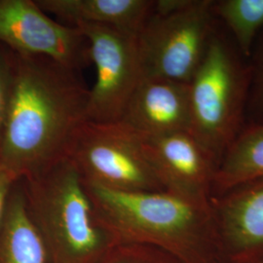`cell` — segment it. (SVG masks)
Returning a JSON list of instances; mask_svg holds the SVG:
<instances>
[{
  "instance_id": "ba28073f",
  "label": "cell",
  "mask_w": 263,
  "mask_h": 263,
  "mask_svg": "<svg viewBox=\"0 0 263 263\" xmlns=\"http://www.w3.org/2000/svg\"><path fill=\"white\" fill-rule=\"evenodd\" d=\"M0 44L15 54L47 58L80 72L91 63L83 32L52 19L32 0H0Z\"/></svg>"
},
{
  "instance_id": "8992f818",
  "label": "cell",
  "mask_w": 263,
  "mask_h": 263,
  "mask_svg": "<svg viewBox=\"0 0 263 263\" xmlns=\"http://www.w3.org/2000/svg\"><path fill=\"white\" fill-rule=\"evenodd\" d=\"M66 158L89 183L121 191L163 190L143 155L141 137L120 121L86 120Z\"/></svg>"
},
{
  "instance_id": "4fadbf2b",
  "label": "cell",
  "mask_w": 263,
  "mask_h": 263,
  "mask_svg": "<svg viewBox=\"0 0 263 263\" xmlns=\"http://www.w3.org/2000/svg\"><path fill=\"white\" fill-rule=\"evenodd\" d=\"M47 251L24 192L10 193L0 224V263H47Z\"/></svg>"
},
{
  "instance_id": "e0dca14e",
  "label": "cell",
  "mask_w": 263,
  "mask_h": 263,
  "mask_svg": "<svg viewBox=\"0 0 263 263\" xmlns=\"http://www.w3.org/2000/svg\"><path fill=\"white\" fill-rule=\"evenodd\" d=\"M4 48L0 44V141L7 114L14 66V54L12 58Z\"/></svg>"
},
{
  "instance_id": "d6986e66",
  "label": "cell",
  "mask_w": 263,
  "mask_h": 263,
  "mask_svg": "<svg viewBox=\"0 0 263 263\" xmlns=\"http://www.w3.org/2000/svg\"><path fill=\"white\" fill-rule=\"evenodd\" d=\"M252 263H263V258H261V259H258V260H256V261H254V262Z\"/></svg>"
},
{
  "instance_id": "8fae6325",
  "label": "cell",
  "mask_w": 263,
  "mask_h": 263,
  "mask_svg": "<svg viewBox=\"0 0 263 263\" xmlns=\"http://www.w3.org/2000/svg\"><path fill=\"white\" fill-rule=\"evenodd\" d=\"M120 122L141 137L190 132L188 83L163 78H142Z\"/></svg>"
},
{
  "instance_id": "30bf717a",
  "label": "cell",
  "mask_w": 263,
  "mask_h": 263,
  "mask_svg": "<svg viewBox=\"0 0 263 263\" xmlns=\"http://www.w3.org/2000/svg\"><path fill=\"white\" fill-rule=\"evenodd\" d=\"M217 241L232 263L263 258V178L211 200Z\"/></svg>"
},
{
  "instance_id": "9a60e30c",
  "label": "cell",
  "mask_w": 263,
  "mask_h": 263,
  "mask_svg": "<svg viewBox=\"0 0 263 263\" xmlns=\"http://www.w3.org/2000/svg\"><path fill=\"white\" fill-rule=\"evenodd\" d=\"M214 13L231 33L239 54L250 60L263 31V0H214Z\"/></svg>"
},
{
  "instance_id": "5bb4252c",
  "label": "cell",
  "mask_w": 263,
  "mask_h": 263,
  "mask_svg": "<svg viewBox=\"0 0 263 263\" xmlns=\"http://www.w3.org/2000/svg\"><path fill=\"white\" fill-rule=\"evenodd\" d=\"M263 178V122L246 125L216 168L213 197Z\"/></svg>"
},
{
  "instance_id": "5b68a950",
  "label": "cell",
  "mask_w": 263,
  "mask_h": 263,
  "mask_svg": "<svg viewBox=\"0 0 263 263\" xmlns=\"http://www.w3.org/2000/svg\"><path fill=\"white\" fill-rule=\"evenodd\" d=\"M214 0H157L138 33L142 78L189 83L216 32Z\"/></svg>"
},
{
  "instance_id": "6da1fadb",
  "label": "cell",
  "mask_w": 263,
  "mask_h": 263,
  "mask_svg": "<svg viewBox=\"0 0 263 263\" xmlns=\"http://www.w3.org/2000/svg\"><path fill=\"white\" fill-rule=\"evenodd\" d=\"M89 90L81 72L47 58L14 53L0 166L30 178L67 156L87 120Z\"/></svg>"
},
{
  "instance_id": "ac0fdd59",
  "label": "cell",
  "mask_w": 263,
  "mask_h": 263,
  "mask_svg": "<svg viewBox=\"0 0 263 263\" xmlns=\"http://www.w3.org/2000/svg\"><path fill=\"white\" fill-rule=\"evenodd\" d=\"M17 179L0 166V224L4 216L6 203L12 191V185Z\"/></svg>"
},
{
  "instance_id": "7c38bea8",
  "label": "cell",
  "mask_w": 263,
  "mask_h": 263,
  "mask_svg": "<svg viewBox=\"0 0 263 263\" xmlns=\"http://www.w3.org/2000/svg\"><path fill=\"white\" fill-rule=\"evenodd\" d=\"M63 24H90L138 34L152 13L153 0H36Z\"/></svg>"
},
{
  "instance_id": "277c9868",
  "label": "cell",
  "mask_w": 263,
  "mask_h": 263,
  "mask_svg": "<svg viewBox=\"0 0 263 263\" xmlns=\"http://www.w3.org/2000/svg\"><path fill=\"white\" fill-rule=\"evenodd\" d=\"M216 30L188 83L190 133L219 163L244 128L251 66Z\"/></svg>"
},
{
  "instance_id": "2e32d148",
  "label": "cell",
  "mask_w": 263,
  "mask_h": 263,
  "mask_svg": "<svg viewBox=\"0 0 263 263\" xmlns=\"http://www.w3.org/2000/svg\"><path fill=\"white\" fill-rule=\"evenodd\" d=\"M250 60L252 74L247 116L252 118V123L263 122V31Z\"/></svg>"
},
{
  "instance_id": "52a82bcc",
  "label": "cell",
  "mask_w": 263,
  "mask_h": 263,
  "mask_svg": "<svg viewBox=\"0 0 263 263\" xmlns=\"http://www.w3.org/2000/svg\"><path fill=\"white\" fill-rule=\"evenodd\" d=\"M89 43L96 81L89 90L87 120L118 122L142 79L138 34L118 28L79 24Z\"/></svg>"
},
{
  "instance_id": "7a4b0ae2",
  "label": "cell",
  "mask_w": 263,
  "mask_h": 263,
  "mask_svg": "<svg viewBox=\"0 0 263 263\" xmlns=\"http://www.w3.org/2000/svg\"><path fill=\"white\" fill-rule=\"evenodd\" d=\"M84 185L105 232L124 242L157 246L186 263H207L203 245L217 240L211 206L166 190L121 191L86 181Z\"/></svg>"
},
{
  "instance_id": "9c48e42d",
  "label": "cell",
  "mask_w": 263,
  "mask_h": 263,
  "mask_svg": "<svg viewBox=\"0 0 263 263\" xmlns=\"http://www.w3.org/2000/svg\"><path fill=\"white\" fill-rule=\"evenodd\" d=\"M141 142L145 160L163 190L211 206L218 162L190 132L141 137Z\"/></svg>"
},
{
  "instance_id": "3957f363",
  "label": "cell",
  "mask_w": 263,
  "mask_h": 263,
  "mask_svg": "<svg viewBox=\"0 0 263 263\" xmlns=\"http://www.w3.org/2000/svg\"><path fill=\"white\" fill-rule=\"evenodd\" d=\"M28 179V212L52 263H94L105 248L84 181L74 164L61 160Z\"/></svg>"
}]
</instances>
